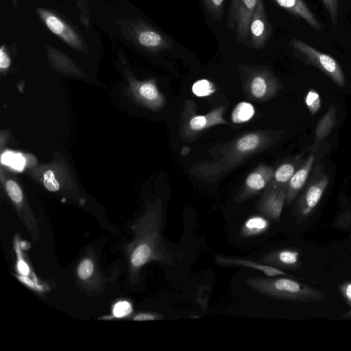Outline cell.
Masks as SVG:
<instances>
[{
  "instance_id": "1",
  "label": "cell",
  "mask_w": 351,
  "mask_h": 351,
  "mask_svg": "<svg viewBox=\"0 0 351 351\" xmlns=\"http://www.w3.org/2000/svg\"><path fill=\"white\" fill-rule=\"evenodd\" d=\"M245 282L256 292L278 300L317 302L325 298L319 290L286 277H252Z\"/></svg>"
},
{
  "instance_id": "2",
  "label": "cell",
  "mask_w": 351,
  "mask_h": 351,
  "mask_svg": "<svg viewBox=\"0 0 351 351\" xmlns=\"http://www.w3.org/2000/svg\"><path fill=\"white\" fill-rule=\"evenodd\" d=\"M289 43L295 55L305 64L316 67L338 86H345L344 73L335 58L298 38H291Z\"/></svg>"
},
{
  "instance_id": "3",
  "label": "cell",
  "mask_w": 351,
  "mask_h": 351,
  "mask_svg": "<svg viewBox=\"0 0 351 351\" xmlns=\"http://www.w3.org/2000/svg\"><path fill=\"white\" fill-rule=\"evenodd\" d=\"M330 181L324 165L315 167L305 184L304 190L298 200V210L302 216H308L321 200Z\"/></svg>"
},
{
  "instance_id": "4",
  "label": "cell",
  "mask_w": 351,
  "mask_h": 351,
  "mask_svg": "<svg viewBox=\"0 0 351 351\" xmlns=\"http://www.w3.org/2000/svg\"><path fill=\"white\" fill-rule=\"evenodd\" d=\"M259 0H231L227 26L234 30L238 41L245 43L249 38L252 15Z\"/></svg>"
},
{
  "instance_id": "5",
  "label": "cell",
  "mask_w": 351,
  "mask_h": 351,
  "mask_svg": "<svg viewBox=\"0 0 351 351\" xmlns=\"http://www.w3.org/2000/svg\"><path fill=\"white\" fill-rule=\"evenodd\" d=\"M272 34L263 0H259L252 15L249 25V38L253 48L258 49L266 45Z\"/></svg>"
},
{
  "instance_id": "6",
  "label": "cell",
  "mask_w": 351,
  "mask_h": 351,
  "mask_svg": "<svg viewBox=\"0 0 351 351\" xmlns=\"http://www.w3.org/2000/svg\"><path fill=\"white\" fill-rule=\"evenodd\" d=\"M215 263L220 267H243L257 270L267 277L283 276L287 273L276 267L265 264L261 261H254L250 259L238 256H226L217 254Z\"/></svg>"
},
{
  "instance_id": "7",
  "label": "cell",
  "mask_w": 351,
  "mask_h": 351,
  "mask_svg": "<svg viewBox=\"0 0 351 351\" xmlns=\"http://www.w3.org/2000/svg\"><path fill=\"white\" fill-rule=\"evenodd\" d=\"M286 200V188L271 185L265 191L258 209L265 216L273 220H278Z\"/></svg>"
},
{
  "instance_id": "8",
  "label": "cell",
  "mask_w": 351,
  "mask_h": 351,
  "mask_svg": "<svg viewBox=\"0 0 351 351\" xmlns=\"http://www.w3.org/2000/svg\"><path fill=\"white\" fill-rule=\"evenodd\" d=\"M315 151L301 162L300 165L289 181L286 188V202L291 203L305 186L315 161Z\"/></svg>"
},
{
  "instance_id": "9",
  "label": "cell",
  "mask_w": 351,
  "mask_h": 351,
  "mask_svg": "<svg viewBox=\"0 0 351 351\" xmlns=\"http://www.w3.org/2000/svg\"><path fill=\"white\" fill-rule=\"evenodd\" d=\"M273 1L292 15L303 20L315 30L320 32L322 29L319 21L303 0Z\"/></svg>"
},
{
  "instance_id": "10",
  "label": "cell",
  "mask_w": 351,
  "mask_h": 351,
  "mask_svg": "<svg viewBox=\"0 0 351 351\" xmlns=\"http://www.w3.org/2000/svg\"><path fill=\"white\" fill-rule=\"evenodd\" d=\"M260 261L277 268H293L299 262V253L291 249L274 250L263 256Z\"/></svg>"
},
{
  "instance_id": "11",
  "label": "cell",
  "mask_w": 351,
  "mask_h": 351,
  "mask_svg": "<svg viewBox=\"0 0 351 351\" xmlns=\"http://www.w3.org/2000/svg\"><path fill=\"white\" fill-rule=\"evenodd\" d=\"M40 13L51 32L74 47H78L80 46V43L77 36L57 16L46 11H40Z\"/></svg>"
},
{
  "instance_id": "12",
  "label": "cell",
  "mask_w": 351,
  "mask_h": 351,
  "mask_svg": "<svg viewBox=\"0 0 351 351\" xmlns=\"http://www.w3.org/2000/svg\"><path fill=\"white\" fill-rule=\"evenodd\" d=\"M337 114L336 107L331 106L317 123L313 145V151H315L317 147L325 140L336 126L338 122Z\"/></svg>"
},
{
  "instance_id": "13",
  "label": "cell",
  "mask_w": 351,
  "mask_h": 351,
  "mask_svg": "<svg viewBox=\"0 0 351 351\" xmlns=\"http://www.w3.org/2000/svg\"><path fill=\"white\" fill-rule=\"evenodd\" d=\"M277 80L266 71H254L250 78V90L258 99L265 96L269 88H276Z\"/></svg>"
},
{
  "instance_id": "14",
  "label": "cell",
  "mask_w": 351,
  "mask_h": 351,
  "mask_svg": "<svg viewBox=\"0 0 351 351\" xmlns=\"http://www.w3.org/2000/svg\"><path fill=\"white\" fill-rule=\"evenodd\" d=\"M273 172L271 169H265L263 174L259 171H254L250 173L245 180L246 191L244 195L240 197V199H244L263 188L267 184L269 180L271 178Z\"/></svg>"
},
{
  "instance_id": "15",
  "label": "cell",
  "mask_w": 351,
  "mask_h": 351,
  "mask_svg": "<svg viewBox=\"0 0 351 351\" xmlns=\"http://www.w3.org/2000/svg\"><path fill=\"white\" fill-rule=\"evenodd\" d=\"M269 222L261 215H253L243 223L240 234L243 237H252L260 235L267 230Z\"/></svg>"
},
{
  "instance_id": "16",
  "label": "cell",
  "mask_w": 351,
  "mask_h": 351,
  "mask_svg": "<svg viewBox=\"0 0 351 351\" xmlns=\"http://www.w3.org/2000/svg\"><path fill=\"white\" fill-rule=\"evenodd\" d=\"M300 163L301 162L296 160L291 162H285L279 166L274 173L275 182L272 185L287 188L289 181Z\"/></svg>"
},
{
  "instance_id": "17",
  "label": "cell",
  "mask_w": 351,
  "mask_h": 351,
  "mask_svg": "<svg viewBox=\"0 0 351 351\" xmlns=\"http://www.w3.org/2000/svg\"><path fill=\"white\" fill-rule=\"evenodd\" d=\"M261 143V137L255 133H250L242 136L236 142L237 151L242 154H247L255 151Z\"/></svg>"
},
{
  "instance_id": "18",
  "label": "cell",
  "mask_w": 351,
  "mask_h": 351,
  "mask_svg": "<svg viewBox=\"0 0 351 351\" xmlns=\"http://www.w3.org/2000/svg\"><path fill=\"white\" fill-rule=\"evenodd\" d=\"M150 261L157 259L152 249L145 243L139 244L134 250L131 262L134 267H140Z\"/></svg>"
},
{
  "instance_id": "19",
  "label": "cell",
  "mask_w": 351,
  "mask_h": 351,
  "mask_svg": "<svg viewBox=\"0 0 351 351\" xmlns=\"http://www.w3.org/2000/svg\"><path fill=\"white\" fill-rule=\"evenodd\" d=\"M255 114V110L252 104L242 101L239 103L231 114V119L234 123H241L250 120Z\"/></svg>"
},
{
  "instance_id": "20",
  "label": "cell",
  "mask_w": 351,
  "mask_h": 351,
  "mask_svg": "<svg viewBox=\"0 0 351 351\" xmlns=\"http://www.w3.org/2000/svg\"><path fill=\"white\" fill-rule=\"evenodd\" d=\"M210 17L221 21L223 15L224 0H203Z\"/></svg>"
},
{
  "instance_id": "21",
  "label": "cell",
  "mask_w": 351,
  "mask_h": 351,
  "mask_svg": "<svg viewBox=\"0 0 351 351\" xmlns=\"http://www.w3.org/2000/svg\"><path fill=\"white\" fill-rule=\"evenodd\" d=\"M193 93L197 97H206L215 92L213 84L208 80L196 81L192 86Z\"/></svg>"
},
{
  "instance_id": "22",
  "label": "cell",
  "mask_w": 351,
  "mask_h": 351,
  "mask_svg": "<svg viewBox=\"0 0 351 351\" xmlns=\"http://www.w3.org/2000/svg\"><path fill=\"white\" fill-rule=\"evenodd\" d=\"M305 104L311 114H315L321 107V99L319 93L315 90L311 89L306 95Z\"/></svg>"
},
{
  "instance_id": "23",
  "label": "cell",
  "mask_w": 351,
  "mask_h": 351,
  "mask_svg": "<svg viewBox=\"0 0 351 351\" xmlns=\"http://www.w3.org/2000/svg\"><path fill=\"white\" fill-rule=\"evenodd\" d=\"M330 20L334 26H337L339 17V0H321Z\"/></svg>"
},
{
  "instance_id": "24",
  "label": "cell",
  "mask_w": 351,
  "mask_h": 351,
  "mask_svg": "<svg viewBox=\"0 0 351 351\" xmlns=\"http://www.w3.org/2000/svg\"><path fill=\"white\" fill-rule=\"evenodd\" d=\"M6 191L11 199L19 203L23 199L22 191L18 184L12 180H8L5 183Z\"/></svg>"
},
{
  "instance_id": "25",
  "label": "cell",
  "mask_w": 351,
  "mask_h": 351,
  "mask_svg": "<svg viewBox=\"0 0 351 351\" xmlns=\"http://www.w3.org/2000/svg\"><path fill=\"white\" fill-rule=\"evenodd\" d=\"M43 183L46 189L51 192L57 191L60 188L59 183L52 170H48L44 173Z\"/></svg>"
},
{
  "instance_id": "26",
  "label": "cell",
  "mask_w": 351,
  "mask_h": 351,
  "mask_svg": "<svg viewBox=\"0 0 351 351\" xmlns=\"http://www.w3.org/2000/svg\"><path fill=\"white\" fill-rule=\"evenodd\" d=\"M141 95L147 100H154L158 97V92L156 87L150 83H145L139 88Z\"/></svg>"
},
{
  "instance_id": "27",
  "label": "cell",
  "mask_w": 351,
  "mask_h": 351,
  "mask_svg": "<svg viewBox=\"0 0 351 351\" xmlns=\"http://www.w3.org/2000/svg\"><path fill=\"white\" fill-rule=\"evenodd\" d=\"M189 125L195 131H199L210 127L208 116L198 115L193 117L190 121Z\"/></svg>"
},
{
  "instance_id": "28",
  "label": "cell",
  "mask_w": 351,
  "mask_h": 351,
  "mask_svg": "<svg viewBox=\"0 0 351 351\" xmlns=\"http://www.w3.org/2000/svg\"><path fill=\"white\" fill-rule=\"evenodd\" d=\"M22 160L21 156L12 153H6L2 155V162L10 165L15 169H20L23 168V161Z\"/></svg>"
},
{
  "instance_id": "29",
  "label": "cell",
  "mask_w": 351,
  "mask_h": 351,
  "mask_svg": "<svg viewBox=\"0 0 351 351\" xmlns=\"http://www.w3.org/2000/svg\"><path fill=\"white\" fill-rule=\"evenodd\" d=\"M132 311L131 304L126 301L117 302L113 308V314L117 317H124Z\"/></svg>"
},
{
  "instance_id": "30",
  "label": "cell",
  "mask_w": 351,
  "mask_h": 351,
  "mask_svg": "<svg viewBox=\"0 0 351 351\" xmlns=\"http://www.w3.org/2000/svg\"><path fill=\"white\" fill-rule=\"evenodd\" d=\"M93 271V265L92 262L88 259L84 260L78 267V276L82 279L89 278Z\"/></svg>"
},
{
  "instance_id": "31",
  "label": "cell",
  "mask_w": 351,
  "mask_h": 351,
  "mask_svg": "<svg viewBox=\"0 0 351 351\" xmlns=\"http://www.w3.org/2000/svg\"><path fill=\"white\" fill-rule=\"evenodd\" d=\"M221 109L222 108L215 109L210 114H207L210 122V126L226 123L221 117Z\"/></svg>"
},
{
  "instance_id": "32",
  "label": "cell",
  "mask_w": 351,
  "mask_h": 351,
  "mask_svg": "<svg viewBox=\"0 0 351 351\" xmlns=\"http://www.w3.org/2000/svg\"><path fill=\"white\" fill-rule=\"evenodd\" d=\"M10 64V59L4 51L3 47L0 50V67L1 69H7Z\"/></svg>"
},
{
  "instance_id": "33",
  "label": "cell",
  "mask_w": 351,
  "mask_h": 351,
  "mask_svg": "<svg viewBox=\"0 0 351 351\" xmlns=\"http://www.w3.org/2000/svg\"><path fill=\"white\" fill-rule=\"evenodd\" d=\"M158 318L155 315L151 313H141L134 317V320L144 321V320H154Z\"/></svg>"
},
{
  "instance_id": "34",
  "label": "cell",
  "mask_w": 351,
  "mask_h": 351,
  "mask_svg": "<svg viewBox=\"0 0 351 351\" xmlns=\"http://www.w3.org/2000/svg\"><path fill=\"white\" fill-rule=\"evenodd\" d=\"M17 267H18L19 271L23 275H27L29 272V269L28 265L22 259H20L18 261Z\"/></svg>"
},
{
  "instance_id": "35",
  "label": "cell",
  "mask_w": 351,
  "mask_h": 351,
  "mask_svg": "<svg viewBox=\"0 0 351 351\" xmlns=\"http://www.w3.org/2000/svg\"><path fill=\"white\" fill-rule=\"evenodd\" d=\"M342 291L346 299L351 302V283H348L342 287Z\"/></svg>"
},
{
  "instance_id": "36",
  "label": "cell",
  "mask_w": 351,
  "mask_h": 351,
  "mask_svg": "<svg viewBox=\"0 0 351 351\" xmlns=\"http://www.w3.org/2000/svg\"><path fill=\"white\" fill-rule=\"evenodd\" d=\"M19 279L21 282H23L26 285L33 287L34 286V282L29 278L25 276H19Z\"/></svg>"
}]
</instances>
